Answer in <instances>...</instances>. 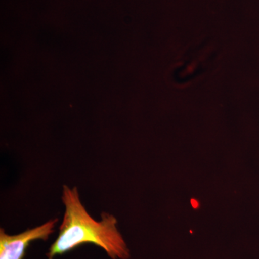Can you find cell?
<instances>
[{
  "mask_svg": "<svg viewBox=\"0 0 259 259\" xmlns=\"http://www.w3.org/2000/svg\"><path fill=\"white\" fill-rule=\"evenodd\" d=\"M216 58L217 51L210 40H204L185 51L172 71V79L178 85L192 82L211 69Z\"/></svg>",
  "mask_w": 259,
  "mask_h": 259,
  "instance_id": "7a4b0ae2",
  "label": "cell"
},
{
  "mask_svg": "<svg viewBox=\"0 0 259 259\" xmlns=\"http://www.w3.org/2000/svg\"><path fill=\"white\" fill-rule=\"evenodd\" d=\"M61 199L65 206L64 218L59 236L47 254L48 259H54L87 243L100 247L112 259L130 258L128 248L117 229L115 216L103 212L102 221H95L81 203L76 187L70 188L64 185Z\"/></svg>",
  "mask_w": 259,
  "mask_h": 259,
  "instance_id": "6da1fadb",
  "label": "cell"
},
{
  "mask_svg": "<svg viewBox=\"0 0 259 259\" xmlns=\"http://www.w3.org/2000/svg\"><path fill=\"white\" fill-rule=\"evenodd\" d=\"M59 219L51 220L41 226L10 236L0 229V259H23L29 245L37 240L47 241L54 233Z\"/></svg>",
  "mask_w": 259,
  "mask_h": 259,
  "instance_id": "3957f363",
  "label": "cell"
}]
</instances>
